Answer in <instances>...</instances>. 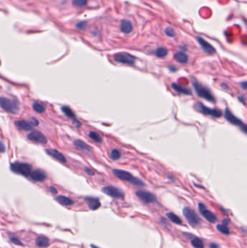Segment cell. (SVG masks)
<instances>
[{"mask_svg": "<svg viewBox=\"0 0 247 248\" xmlns=\"http://www.w3.org/2000/svg\"><path fill=\"white\" fill-rule=\"evenodd\" d=\"M172 88L173 89L174 91H175L176 92L179 94H183L186 95H190L191 94V91L190 89L187 88V87H184L183 86H180V85L178 84V83H173L171 85Z\"/></svg>", "mask_w": 247, "mask_h": 248, "instance_id": "16", "label": "cell"}, {"mask_svg": "<svg viewBox=\"0 0 247 248\" xmlns=\"http://www.w3.org/2000/svg\"><path fill=\"white\" fill-rule=\"evenodd\" d=\"M15 126H17L18 129H21V130L30 131V130H32V129H33V126H32V125L31 124V123L28 122V121H15Z\"/></svg>", "mask_w": 247, "mask_h": 248, "instance_id": "19", "label": "cell"}, {"mask_svg": "<svg viewBox=\"0 0 247 248\" xmlns=\"http://www.w3.org/2000/svg\"><path fill=\"white\" fill-rule=\"evenodd\" d=\"M11 242H12L13 244H16V245H23V244H22V242H21L20 240H18V239H17V238H15V237L11 238Z\"/></svg>", "mask_w": 247, "mask_h": 248, "instance_id": "34", "label": "cell"}, {"mask_svg": "<svg viewBox=\"0 0 247 248\" xmlns=\"http://www.w3.org/2000/svg\"><path fill=\"white\" fill-rule=\"evenodd\" d=\"M62 110L65 115H66L67 116H68V117L75 118V114H74V113L72 112V110L70 109V108H68V107H67V106L63 107V108H62Z\"/></svg>", "mask_w": 247, "mask_h": 248, "instance_id": "31", "label": "cell"}, {"mask_svg": "<svg viewBox=\"0 0 247 248\" xmlns=\"http://www.w3.org/2000/svg\"><path fill=\"white\" fill-rule=\"evenodd\" d=\"M199 211L202 213V216L205 217L208 221L211 223H215L217 221V216L214 213H212L211 211H208L206 208V206L203 203H199Z\"/></svg>", "mask_w": 247, "mask_h": 248, "instance_id": "10", "label": "cell"}, {"mask_svg": "<svg viewBox=\"0 0 247 248\" xmlns=\"http://www.w3.org/2000/svg\"><path fill=\"white\" fill-rule=\"evenodd\" d=\"M121 153L118 149H114L111 151V152H110V157H111L113 160H118V159L121 158Z\"/></svg>", "mask_w": 247, "mask_h": 248, "instance_id": "27", "label": "cell"}, {"mask_svg": "<svg viewBox=\"0 0 247 248\" xmlns=\"http://www.w3.org/2000/svg\"><path fill=\"white\" fill-rule=\"evenodd\" d=\"M5 151V147H4V144L0 142V152H4Z\"/></svg>", "mask_w": 247, "mask_h": 248, "instance_id": "38", "label": "cell"}, {"mask_svg": "<svg viewBox=\"0 0 247 248\" xmlns=\"http://www.w3.org/2000/svg\"><path fill=\"white\" fill-rule=\"evenodd\" d=\"M210 247H215V248H217V244H214V243H212V244H210Z\"/></svg>", "mask_w": 247, "mask_h": 248, "instance_id": "43", "label": "cell"}, {"mask_svg": "<svg viewBox=\"0 0 247 248\" xmlns=\"http://www.w3.org/2000/svg\"><path fill=\"white\" fill-rule=\"evenodd\" d=\"M132 29L133 26L131 21L128 20H124L122 21L121 24V30L122 32L128 34L132 31Z\"/></svg>", "mask_w": 247, "mask_h": 248, "instance_id": "17", "label": "cell"}, {"mask_svg": "<svg viewBox=\"0 0 247 248\" xmlns=\"http://www.w3.org/2000/svg\"><path fill=\"white\" fill-rule=\"evenodd\" d=\"M164 33H165L166 35H167V37H173L175 36V30L170 27L166 28L165 30H164Z\"/></svg>", "mask_w": 247, "mask_h": 248, "instance_id": "32", "label": "cell"}, {"mask_svg": "<svg viewBox=\"0 0 247 248\" xmlns=\"http://www.w3.org/2000/svg\"><path fill=\"white\" fill-rule=\"evenodd\" d=\"M28 138L32 142L36 143H40V144H47V138L42 133L39 132V131H34V132L30 133L28 135Z\"/></svg>", "mask_w": 247, "mask_h": 248, "instance_id": "12", "label": "cell"}, {"mask_svg": "<svg viewBox=\"0 0 247 248\" xmlns=\"http://www.w3.org/2000/svg\"><path fill=\"white\" fill-rule=\"evenodd\" d=\"M33 108H34V110L39 113H42L45 111V108H44V106L42 105L40 103H34V105H33Z\"/></svg>", "mask_w": 247, "mask_h": 248, "instance_id": "29", "label": "cell"}, {"mask_svg": "<svg viewBox=\"0 0 247 248\" xmlns=\"http://www.w3.org/2000/svg\"><path fill=\"white\" fill-rule=\"evenodd\" d=\"M102 191L106 194L108 196L114 198H123L124 197V193L117 187L113 186L104 187L102 189Z\"/></svg>", "mask_w": 247, "mask_h": 248, "instance_id": "9", "label": "cell"}, {"mask_svg": "<svg viewBox=\"0 0 247 248\" xmlns=\"http://www.w3.org/2000/svg\"><path fill=\"white\" fill-rule=\"evenodd\" d=\"M155 55L158 57H164L167 55V50L164 47H159L155 51Z\"/></svg>", "mask_w": 247, "mask_h": 248, "instance_id": "25", "label": "cell"}, {"mask_svg": "<svg viewBox=\"0 0 247 248\" xmlns=\"http://www.w3.org/2000/svg\"><path fill=\"white\" fill-rule=\"evenodd\" d=\"M30 176L33 180L37 181H42L45 180L46 178H47V176H46L45 173L41 170H34V171L31 173Z\"/></svg>", "mask_w": 247, "mask_h": 248, "instance_id": "15", "label": "cell"}, {"mask_svg": "<svg viewBox=\"0 0 247 248\" xmlns=\"http://www.w3.org/2000/svg\"><path fill=\"white\" fill-rule=\"evenodd\" d=\"M85 170H86V171L88 174H90V175H94V172L91 171V169H89V168H86Z\"/></svg>", "mask_w": 247, "mask_h": 248, "instance_id": "40", "label": "cell"}, {"mask_svg": "<svg viewBox=\"0 0 247 248\" xmlns=\"http://www.w3.org/2000/svg\"><path fill=\"white\" fill-rule=\"evenodd\" d=\"M167 217L169 218V220H170L172 222L176 223V224H181L182 223V221L180 218L178 216H176L175 213H167Z\"/></svg>", "mask_w": 247, "mask_h": 248, "instance_id": "24", "label": "cell"}, {"mask_svg": "<svg viewBox=\"0 0 247 248\" xmlns=\"http://www.w3.org/2000/svg\"><path fill=\"white\" fill-rule=\"evenodd\" d=\"M183 213L184 216L186 218L187 221L189 223L191 226L193 227L198 226L200 223V219H199L198 215L196 213V212L189 208H185L183 210Z\"/></svg>", "mask_w": 247, "mask_h": 248, "instance_id": "5", "label": "cell"}, {"mask_svg": "<svg viewBox=\"0 0 247 248\" xmlns=\"http://www.w3.org/2000/svg\"><path fill=\"white\" fill-rule=\"evenodd\" d=\"M114 60L120 63L126 64V65H133L135 63V57L128 53H118L114 56Z\"/></svg>", "mask_w": 247, "mask_h": 248, "instance_id": "8", "label": "cell"}, {"mask_svg": "<svg viewBox=\"0 0 247 248\" xmlns=\"http://www.w3.org/2000/svg\"><path fill=\"white\" fill-rule=\"evenodd\" d=\"M0 63H1V62H0Z\"/></svg>", "mask_w": 247, "mask_h": 248, "instance_id": "45", "label": "cell"}, {"mask_svg": "<svg viewBox=\"0 0 247 248\" xmlns=\"http://www.w3.org/2000/svg\"><path fill=\"white\" fill-rule=\"evenodd\" d=\"M30 123H31V125H34V126H38V125H39V121H38L37 120H36V118H31Z\"/></svg>", "mask_w": 247, "mask_h": 248, "instance_id": "36", "label": "cell"}, {"mask_svg": "<svg viewBox=\"0 0 247 248\" xmlns=\"http://www.w3.org/2000/svg\"><path fill=\"white\" fill-rule=\"evenodd\" d=\"M0 106L5 111L12 113H15L19 108V105L17 102L12 101L6 97L0 98Z\"/></svg>", "mask_w": 247, "mask_h": 248, "instance_id": "4", "label": "cell"}, {"mask_svg": "<svg viewBox=\"0 0 247 248\" xmlns=\"http://www.w3.org/2000/svg\"><path fill=\"white\" fill-rule=\"evenodd\" d=\"M191 244L195 248H204L203 242L199 238H194L192 239Z\"/></svg>", "mask_w": 247, "mask_h": 248, "instance_id": "28", "label": "cell"}, {"mask_svg": "<svg viewBox=\"0 0 247 248\" xmlns=\"http://www.w3.org/2000/svg\"><path fill=\"white\" fill-rule=\"evenodd\" d=\"M175 59L176 60V61L181 64L186 63L188 60H189V57H188L187 55H186L184 52H179L175 53Z\"/></svg>", "mask_w": 247, "mask_h": 248, "instance_id": "22", "label": "cell"}, {"mask_svg": "<svg viewBox=\"0 0 247 248\" xmlns=\"http://www.w3.org/2000/svg\"><path fill=\"white\" fill-rule=\"evenodd\" d=\"M36 243L40 247H47L49 245V240L45 236H39L36 238Z\"/></svg>", "mask_w": 247, "mask_h": 248, "instance_id": "21", "label": "cell"}, {"mask_svg": "<svg viewBox=\"0 0 247 248\" xmlns=\"http://www.w3.org/2000/svg\"><path fill=\"white\" fill-rule=\"evenodd\" d=\"M91 247H92V248H99L98 247H96V246L93 245V244H92V245H91Z\"/></svg>", "mask_w": 247, "mask_h": 248, "instance_id": "44", "label": "cell"}, {"mask_svg": "<svg viewBox=\"0 0 247 248\" xmlns=\"http://www.w3.org/2000/svg\"><path fill=\"white\" fill-rule=\"evenodd\" d=\"M224 116H225V119H226L228 122L230 123V124H232L233 125H234V126H238V127H240V129H241V131H243L245 134L247 132L246 125L244 123L241 121V120H240L239 118L235 117V116L233 114V113H232V112L230 111L228 108H226V109H225Z\"/></svg>", "mask_w": 247, "mask_h": 248, "instance_id": "3", "label": "cell"}, {"mask_svg": "<svg viewBox=\"0 0 247 248\" xmlns=\"http://www.w3.org/2000/svg\"><path fill=\"white\" fill-rule=\"evenodd\" d=\"M50 191H51V192L53 194H56L57 192V189H56L54 187H50Z\"/></svg>", "mask_w": 247, "mask_h": 248, "instance_id": "39", "label": "cell"}, {"mask_svg": "<svg viewBox=\"0 0 247 248\" xmlns=\"http://www.w3.org/2000/svg\"><path fill=\"white\" fill-rule=\"evenodd\" d=\"M12 171L20 173L25 176H28L31 173V166L28 163L23 162H16L11 165Z\"/></svg>", "mask_w": 247, "mask_h": 248, "instance_id": "6", "label": "cell"}, {"mask_svg": "<svg viewBox=\"0 0 247 248\" xmlns=\"http://www.w3.org/2000/svg\"><path fill=\"white\" fill-rule=\"evenodd\" d=\"M217 229L224 234H228L230 233L229 229H228V226H227L226 225H224V224L217 225Z\"/></svg>", "mask_w": 247, "mask_h": 248, "instance_id": "30", "label": "cell"}, {"mask_svg": "<svg viewBox=\"0 0 247 248\" xmlns=\"http://www.w3.org/2000/svg\"><path fill=\"white\" fill-rule=\"evenodd\" d=\"M223 224H224V225H227V224H228V223H229V221H228V219H225V220H224V221H223Z\"/></svg>", "mask_w": 247, "mask_h": 248, "instance_id": "42", "label": "cell"}, {"mask_svg": "<svg viewBox=\"0 0 247 248\" xmlns=\"http://www.w3.org/2000/svg\"><path fill=\"white\" fill-rule=\"evenodd\" d=\"M197 41H198L200 47L208 55H213L214 53H215V49L208 42L205 41L203 38L197 37Z\"/></svg>", "mask_w": 247, "mask_h": 248, "instance_id": "13", "label": "cell"}, {"mask_svg": "<svg viewBox=\"0 0 247 248\" xmlns=\"http://www.w3.org/2000/svg\"><path fill=\"white\" fill-rule=\"evenodd\" d=\"M47 153L49 155L52 156V157L55 158L56 160H58L61 162H66V159H65V156L62 155V153L59 152L58 151L55 150V149H48L46 150Z\"/></svg>", "mask_w": 247, "mask_h": 248, "instance_id": "14", "label": "cell"}, {"mask_svg": "<svg viewBox=\"0 0 247 248\" xmlns=\"http://www.w3.org/2000/svg\"><path fill=\"white\" fill-rule=\"evenodd\" d=\"M87 3V0H72V4L76 7L85 6Z\"/></svg>", "mask_w": 247, "mask_h": 248, "instance_id": "33", "label": "cell"}, {"mask_svg": "<svg viewBox=\"0 0 247 248\" xmlns=\"http://www.w3.org/2000/svg\"><path fill=\"white\" fill-rule=\"evenodd\" d=\"M56 200H57L60 204L62 205H65V206H66V205H70L73 204V201H72V200H70V198L65 196H58L56 198Z\"/></svg>", "mask_w": 247, "mask_h": 248, "instance_id": "23", "label": "cell"}, {"mask_svg": "<svg viewBox=\"0 0 247 248\" xmlns=\"http://www.w3.org/2000/svg\"><path fill=\"white\" fill-rule=\"evenodd\" d=\"M86 200L87 203H88V208L91 210H92V211H95V210L98 209L100 207V205H101L99 200L96 198H86Z\"/></svg>", "mask_w": 247, "mask_h": 248, "instance_id": "18", "label": "cell"}, {"mask_svg": "<svg viewBox=\"0 0 247 248\" xmlns=\"http://www.w3.org/2000/svg\"><path fill=\"white\" fill-rule=\"evenodd\" d=\"M191 83L194 89H195L196 93L197 94V95H198L199 97L207 99V101L209 102H215V98L214 97L211 91H210L207 86L201 84V83L197 81V78H194V77H192L191 78Z\"/></svg>", "mask_w": 247, "mask_h": 248, "instance_id": "1", "label": "cell"}, {"mask_svg": "<svg viewBox=\"0 0 247 248\" xmlns=\"http://www.w3.org/2000/svg\"><path fill=\"white\" fill-rule=\"evenodd\" d=\"M136 195L140 200H142L145 203H151L156 201V198L154 195H152L151 192H149L139 190V191L136 192Z\"/></svg>", "mask_w": 247, "mask_h": 248, "instance_id": "11", "label": "cell"}, {"mask_svg": "<svg viewBox=\"0 0 247 248\" xmlns=\"http://www.w3.org/2000/svg\"><path fill=\"white\" fill-rule=\"evenodd\" d=\"M241 88H243V89L246 90L247 89V82L246 81H243L241 83Z\"/></svg>", "mask_w": 247, "mask_h": 248, "instance_id": "37", "label": "cell"}, {"mask_svg": "<svg viewBox=\"0 0 247 248\" xmlns=\"http://www.w3.org/2000/svg\"><path fill=\"white\" fill-rule=\"evenodd\" d=\"M196 107H197V109H198L201 113L205 115H207V116H210L215 118H220L223 116V113H222V111L220 110L216 109V108H213V109H212V108H209L205 105H204L201 102L197 103Z\"/></svg>", "mask_w": 247, "mask_h": 248, "instance_id": "7", "label": "cell"}, {"mask_svg": "<svg viewBox=\"0 0 247 248\" xmlns=\"http://www.w3.org/2000/svg\"><path fill=\"white\" fill-rule=\"evenodd\" d=\"M88 136H89V137L92 140H94L96 142L101 143L102 141V139L100 137V136L97 133L94 132V131H91V132H89V134H88Z\"/></svg>", "mask_w": 247, "mask_h": 248, "instance_id": "26", "label": "cell"}, {"mask_svg": "<svg viewBox=\"0 0 247 248\" xmlns=\"http://www.w3.org/2000/svg\"><path fill=\"white\" fill-rule=\"evenodd\" d=\"M113 173L119 179L129 181L134 186L144 187L145 185L144 181L140 180L139 179L135 178L134 176H133L132 174L126 171V170H121V169H113Z\"/></svg>", "mask_w": 247, "mask_h": 248, "instance_id": "2", "label": "cell"}, {"mask_svg": "<svg viewBox=\"0 0 247 248\" xmlns=\"http://www.w3.org/2000/svg\"><path fill=\"white\" fill-rule=\"evenodd\" d=\"M238 99H239L240 102H243V103H244V101L246 100V99H245V97L243 96V95H241V97H239V98H238Z\"/></svg>", "mask_w": 247, "mask_h": 248, "instance_id": "41", "label": "cell"}, {"mask_svg": "<svg viewBox=\"0 0 247 248\" xmlns=\"http://www.w3.org/2000/svg\"><path fill=\"white\" fill-rule=\"evenodd\" d=\"M86 26V23L84 22H80L76 25V27L80 29H84Z\"/></svg>", "mask_w": 247, "mask_h": 248, "instance_id": "35", "label": "cell"}, {"mask_svg": "<svg viewBox=\"0 0 247 248\" xmlns=\"http://www.w3.org/2000/svg\"><path fill=\"white\" fill-rule=\"evenodd\" d=\"M74 145L80 149H81V150L85 151V152H91V151L90 146H88L86 143L83 142V141L79 140V139L75 140V142H74Z\"/></svg>", "mask_w": 247, "mask_h": 248, "instance_id": "20", "label": "cell"}]
</instances>
